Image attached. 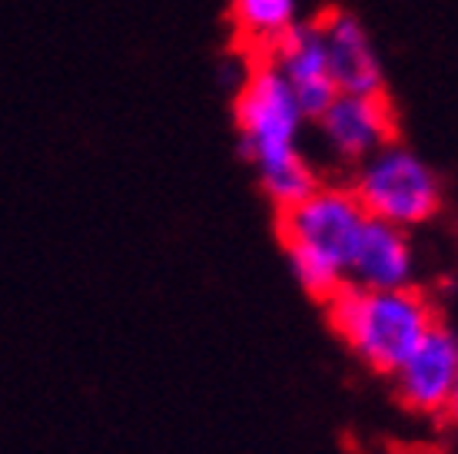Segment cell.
Returning a JSON list of instances; mask_svg holds the SVG:
<instances>
[{"instance_id": "obj_1", "label": "cell", "mask_w": 458, "mask_h": 454, "mask_svg": "<svg viewBox=\"0 0 458 454\" xmlns=\"http://www.w3.org/2000/svg\"><path fill=\"white\" fill-rule=\"evenodd\" d=\"M233 116L240 153L252 166L269 203L286 209L319 186V172L302 147L310 116L302 114L286 80L276 73L269 60H259L246 73L233 103Z\"/></svg>"}, {"instance_id": "obj_2", "label": "cell", "mask_w": 458, "mask_h": 454, "mask_svg": "<svg viewBox=\"0 0 458 454\" xmlns=\"http://www.w3.org/2000/svg\"><path fill=\"white\" fill-rule=\"evenodd\" d=\"M279 213L289 273L310 296L329 302L349 282V259L369 213L355 199L352 186L326 182Z\"/></svg>"}, {"instance_id": "obj_3", "label": "cell", "mask_w": 458, "mask_h": 454, "mask_svg": "<svg viewBox=\"0 0 458 454\" xmlns=\"http://www.w3.org/2000/svg\"><path fill=\"white\" fill-rule=\"evenodd\" d=\"M329 322L359 362L372 372L392 375L436 325V312L422 292H415V285L366 289L345 282L329 298Z\"/></svg>"}, {"instance_id": "obj_4", "label": "cell", "mask_w": 458, "mask_h": 454, "mask_svg": "<svg viewBox=\"0 0 458 454\" xmlns=\"http://www.w3.org/2000/svg\"><path fill=\"white\" fill-rule=\"evenodd\" d=\"M352 193L372 219L402 229L425 226L442 209V180L415 149L399 139L355 166Z\"/></svg>"}, {"instance_id": "obj_5", "label": "cell", "mask_w": 458, "mask_h": 454, "mask_svg": "<svg viewBox=\"0 0 458 454\" xmlns=\"http://www.w3.org/2000/svg\"><path fill=\"white\" fill-rule=\"evenodd\" d=\"M310 123L326 156L349 170L392 143L399 126L386 93H335V100Z\"/></svg>"}, {"instance_id": "obj_6", "label": "cell", "mask_w": 458, "mask_h": 454, "mask_svg": "<svg viewBox=\"0 0 458 454\" xmlns=\"http://www.w3.org/2000/svg\"><path fill=\"white\" fill-rule=\"evenodd\" d=\"M392 382L402 405H409L419 415L445 411L448 395L458 382V332L436 322L392 372Z\"/></svg>"}, {"instance_id": "obj_7", "label": "cell", "mask_w": 458, "mask_h": 454, "mask_svg": "<svg viewBox=\"0 0 458 454\" xmlns=\"http://www.w3.org/2000/svg\"><path fill=\"white\" fill-rule=\"evenodd\" d=\"M266 60L286 80V87L293 90L296 103L310 120H316L335 100L339 90H335L333 73H329V60H326V46H322L316 21L289 27L286 34L266 50Z\"/></svg>"}, {"instance_id": "obj_8", "label": "cell", "mask_w": 458, "mask_h": 454, "mask_svg": "<svg viewBox=\"0 0 458 454\" xmlns=\"http://www.w3.org/2000/svg\"><path fill=\"white\" fill-rule=\"evenodd\" d=\"M329 73L339 93H386V70L366 23L349 11H326L316 17Z\"/></svg>"}, {"instance_id": "obj_9", "label": "cell", "mask_w": 458, "mask_h": 454, "mask_svg": "<svg viewBox=\"0 0 458 454\" xmlns=\"http://www.w3.org/2000/svg\"><path fill=\"white\" fill-rule=\"evenodd\" d=\"M349 282L366 289H409L415 282V246L409 229L369 216L349 259Z\"/></svg>"}, {"instance_id": "obj_10", "label": "cell", "mask_w": 458, "mask_h": 454, "mask_svg": "<svg viewBox=\"0 0 458 454\" xmlns=\"http://www.w3.org/2000/svg\"><path fill=\"white\" fill-rule=\"evenodd\" d=\"M233 23L256 50L269 46L299 23L296 0H233Z\"/></svg>"}, {"instance_id": "obj_11", "label": "cell", "mask_w": 458, "mask_h": 454, "mask_svg": "<svg viewBox=\"0 0 458 454\" xmlns=\"http://www.w3.org/2000/svg\"><path fill=\"white\" fill-rule=\"evenodd\" d=\"M445 411H448V415H452V421H455V425H458V382H455V388H452V395H448Z\"/></svg>"}]
</instances>
